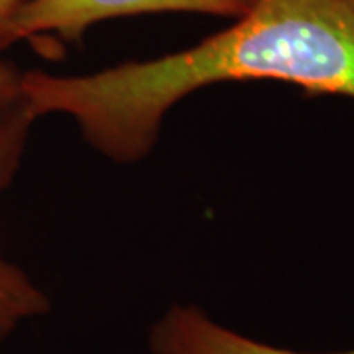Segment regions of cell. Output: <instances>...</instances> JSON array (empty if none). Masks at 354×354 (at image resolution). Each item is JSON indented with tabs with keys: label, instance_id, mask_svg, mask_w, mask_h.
Wrapping results in <instances>:
<instances>
[{
	"label": "cell",
	"instance_id": "cell-1",
	"mask_svg": "<svg viewBox=\"0 0 354 354\" xmlns=\"http://www.w3.org/2000/svg\"><path fill=\"white\" fill-rule=\"evenodd\" d=\"M232 81L354 99V0H252L234 24L189 50L87 75L22 71L20 95L36 118L67 114L104 158L136 164L177 102Z\"/></svg>",
	"mask_w": 354,
	"mask_h": 354
},
{
	"label": "cell",
	"instance_id": "cell-2",
	"mask_svg": "<svg viewBox=\"0 0 354 354\" xmlns=\"http://www.w3.org/2000/svg\"><path fill=\"white\" fill-rule=\"evenodd\" d=\"M252 0H26L2 38V50L16 41L53 38L77 41L91 26L111 18L156 12H195L239 18Z\"/></svg>",
	"mask_w": 354,
	"mask_h": 354
},
{
	"label": "cell",
	"instance_id": "cell-3",
	"mask_svg": "<svg viewBox=\"0 0 354 354\" xmlns=\"http://www.w3.org/2000/svg\"><path fill=\"white\" fill-rule=\"evenodd\" d=\"M38 118L20 95L0 106V193L20 169L30 130ZM50 311V299L20 266L0 254V342L22 323Z\"/></svg>",
	"mask_w": 354,
	"mask_h": 354
},
{
	"label": "cell",
	"instance_id": "cell-4",
	"mask_svg": "<svg viewBox=\"0 0 354 354\" xmlns=\"http://www.w3.org/2000/svg\"><path fill=\"white\" fill-rule=\"evenodd\" d=\"M150 346L153 354H313L254 341L216 323L197 305H176L165 311L152 327Z\"/></svg>",
	"mask_w": 354,
	"mask_h": 354
},
{
	"label": "cell",
	"instance_id": "cell-5",
	"mask_svg": "<svg viewBox=\"0 0 354 354\" xmlns=\"http://www.w3.org/2000/svg\"><path fill=\"white\" fill-rule=\"evenodd\" d=\"M22 71L12 64L0 62V106L20 97Z\"/></svg>",
	"mask_w": 354,
	"mask_h": 354
},
{
	"label": "cell",
	"instance_id": "cell-6",
	"mask_svg": "<svg viewBox=\"0 0 354 354\" xmlns=\"http://www.w3.org/2000/svg\"><path fill=\"white\" fill-rule=\"evenodd\" d=\"M24 2L26 0H0V50H2V38L6 28Z\"/></svg>",
	"mask_w": 354,
	"mask_h": 354
}]
</instances>
